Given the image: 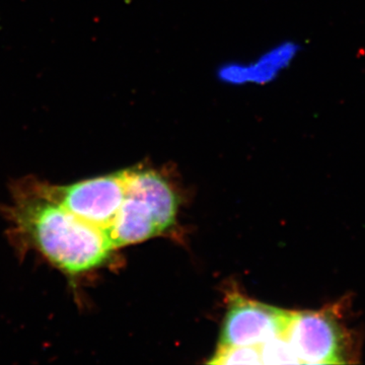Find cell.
<instances>
[{
  "instance_id": "5",
  "label": "cell",
  "mask_w": 365,
  "mask_h": 365,
  "mask_svg": "<svg viewBox=\"0 0 365 365\" xmlns=\"http://www.w3.org/2000/svg\"><path fill=\"white\" fill-rule=\"evenodd\" d=\"M126 194L141 199L150 208L160 232L176 220L178 200L169 182L150 170H125Z\"/></svg>"
},
{
  "instance_id": "7",
  "label": "cell",
  "mask_w": 365,
  "mask_h": 365,
  "mask_svg": "<svg viewBox=\"0 0 365 365\" xmlns=\"http://www.w3.org/2000/svg\"><path fill=\"white\" fill-rule=\"evenodd\" d=\"M211 364H262L260 350L257 346H222L209 361Z\"/></svg>"
},
{
  "instance_id": "6",
  "label": "cell",
  "mask_w": 365,
  "mask_h": 365,
  "mask_svg": "<svg viewBox=\"0 0 365 365\" xmlns=\"http://www.w3.org/2000/svg\"><path fill=\"white\" fill-rule=\"evenodd\" d=\"M107 232L114 249L162 234L148 204L128 194Z\"/></svg>"
},
{
  "instance_id": "4",
  "label": "cell",
  "mask_w": 365,
  "mask_h": 365,
  "mask_svg": "<svg viewBox=\"0 0 365 365\" xmlns=\"http://www.w3.org/2000/svg\"><path fill=\"white\" fill-rule=\"evenodd\" d=\"M290 317V311L239 294H232L220 331V345L259 347L273 338L285 335Z\"/></svg>"
},
{
  "instance_id": "3",
  "label": "cell",
  "mask_w": 365,
  "mask_h": 365,
  "mask_svg": "<svg viewBox=\"0 0 365 365\" xmlns=\"http://www.w3.org/2000/svg\"><path fill=\"white\" fill-rule=\"evenodd\" d=\"M38 192L81 220L107 230L126 197V176L123 170L68 186L42 187Z\"/></svg>"
},
{
  "instance_id": "8",
  "label": "cell",
  "mask_w": 365,
  "mask_h": 365,
  "mask_svg": "<svg viewBox=\"0 0 365 365\" xmlns=\"http://www.w3.org/2000/svg\"><path fill=\"white\" fill-rule=\"evenodd\" d=\"M262 364H299L287 336H278L259 346Z\"/></svg>"
},
{
  "instance_id": "1",
  "label": "cell",
  "mask_w": 365,
  "mask_h": 365,
  "mask_svg": "<svg viewBox=\"0 0 365 365\" xmlns=\"http://www.w3.org/2000/svg\"><path fill=\"white\" fill-rule=\"evenodd\" d=\"M14 218L21 234L67 274L76 275L102 265L114 250L107 230L81 220L40 192L19 200Z\"/></svg>"
},
{
  "instance_id": "2",
  "label": "cell",
  "mask_w": 365,
  "mask_h": 365,
  "mask_svg": "<svg viewBox=\"0 0 365 365\" xmlns=\"http://www.w3.org/2000/svg\"><path fill=\"white\" fill-rule=\"evenodd\" d=\"M300 364H346L351 337L336 307L292 312L287 333Z\"/></svg>"
}]
</instances>
